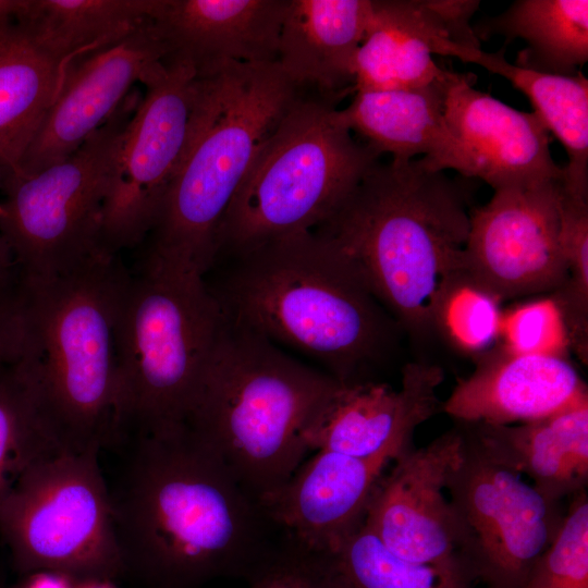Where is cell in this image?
Returning <instances> with one entry per match:
<instances>
[{"label":"cell","instance_id":"cell-1","mask_svg":"<svg viewBox=\"0 0 588 588\" xmlns=\"http://www.w3.org/2000/svg\"><path fill=\"white\" fill-rule=\"evenodd\" d=\"M115 444L127 446L107 483L125 576L146 588L247 580L278 550L257 499L185 424Z\"/></svg>","mask_w":588,"mask_h":588},{"label":"cell","instance_id":"cell-2","mask_svg":"<svg viewBox=\"0 0 588 588\" xmlns=\"http://www.w3.org/2000/svg\"><path fill=\"white\" fill-rule=\"evenodd\" d=\"M207 283L226 319L322 364L343 384L390 354L402 331L340 253L315 231L232 257ZM206 281V280H205Z\"/></svg>","mask_w":588,"mask_h":588},{"label":"cell","instance_id":"cell-3","mask_svg":"<svg viewBox=\"0 0 588 588\" xmlns=\"http://www.w3.org/2000/svg\"><path fill=\"white\" fill-rule=\"evenodd\" d=\"M127 274L118 256L102 254L58 277L19 280L21 364L54 452H101L114 439L115 327Z\"/></svg>","mask_w":588,"mask_h":588},{"label":"cell","instance_id":"cell-4","mask_svg":"<svg viewBox=\"0 0 588 588\" xmlns=\"http://www.w3.org/2000/svg\"><path fill=\"white\" fill-rule=\"evenodd\" d=\"M464 186L424 158L380 163L314 231L358 273L402 331L432 333L441 279L463 265L469 231Z\"/></svg>","mask_w":588,"mask_h":588},{"label":"cell","instance_id":"cell-5","mask_svg":"<svg viewBox=\"0 0 588 588\" xmlns=\"http://www.w3.org/2000/svg\"><path fill=\"white\" fill-rule=\"evenodd\" d=\"M340 384L226 319L185 425L258 501L305 461L306 431Z\"/></svg>","mask_w":588,"mask_h":588},{"label":"cell","instance_id":"cell-6","mask_svg":"<svg viewBox=\"0 0 588 588\" xmlns=\"http://www.w3.org/2000/svg\"><path fill=\"white\" fill-rule=\"evenodd\" d=\"M277 62L226 61L197 76L188 143L149 254L204 278L219 224L262 144L298 98Z\"/></svg>","mask_w":588,"mask_h":588},{"label":"cell","instance_id":"cell-7","mask_svg":"<svg viewBox=\"0 0 588 588\" xmlns=\"http://www.w3.org/2000/svg\"><path fill=\"white\" fill-rule=\"evenodd\" d=\"M225 323L204 277L148 253L128 271L115 327L113 441L185 424Z\"/></svg>","mask_w":588,"mask_h":588},{"label":"cell","instance_id":"cell-8","mask_svg":"<svg viewBox=\"0 0 588 588\" xmlns=\"http://www.w3.org/2000/svg\"><path fill=\"white\" fill-rule=\"evenodd\" d=\"M379 157L354 138L332 102L298 97L234 194L217 230L213 266L314 231L340 208Z\"/></svg>","mask_w":588,"mask_h":588},{"label":"cell","instance_id":"cell-9","mask_svg":"<svg viewBox=\"0 0 588 588\" xmlns=\"http://www.w3.org/2000/svg\"><path fill=\"white\" fill-rule=\"evenodd\" d=\"M99 460L97 450L52 452L19 471L0 506V537L20 574L124 575Z\"/></svg>","mask_w":588,"mask_h":588},{"label":"cell","instance_id":"cell-10","mask_svg":"<svg viewBox=\"0 0 588 588\" xmlns=\"http://www.w3.org/2000/svg\"><path fill=\"white\" fill-rule=\"evenodd\" d=\"M139 99L127 95L110 119L65 159L37 172L13 174L0 185V233L19 280L58 277L106 255L101 249L103 205L117 152Z\"/></svg>","mask_w":588,"mask_h":588},{"label":"cell","instance_id":"cell-11","mask_svg":"<svg viewBox=\"0 0 588 588\" xmlns=\"http://www.w3.org/2000/svg\"><path fill=\"white\" fill-rule=\"evenodd\" d=\"M457 424L464 443L445 489L460 559L473 581L485 588H526L562 523L560 502L494 460Z\"/></svg>","mask_w":588,"mask_h":588},{"label":"cell","instance_id":"cell-12","mask_svg":"<svg viewBox=\"0 0 588 588\" xmlns=\"http://www.w3.org/2000/svg\"><path fill=\"white\" fill-rule=\"evenodd\" d=\"M145 86L124 131L106 196L101 249L118 256L150 235L192 131L197 76L182 61H164Z\"/></svg>","mask_w":588,"mask_h":588},{"label":"cell","instance_id":"cell-13","mask_svg":"<svg viewBox=\"0 0 588 588\" xmlns=\"http://www.w3.org/2000/svg\"><path fill=\"white\" fill-rule=\"evenodd\" d=\"M562 181L501 187L470 210L461 268L501 302L565 285Z\"/></svg>","mask_w":588,"mask_h":588},{"label":"cell","instance_id":"cell-14","mask_svg":"<svg viewBox=\"0 0 588 588\" xmlns=\"http://www.w3.org/2000/svg\"><path fill=\"white\" fill-rule=\"evenodd\" d=\"M463 443L457 424L396 457L375 486L364 525L395 555L473 581L460 559L454 517L443 492Z\"/></svg>","mask_w":588,"mask_h":588},{"label":"cell","instance_id":"cell-15","mask_svg":"<svg viewBox=\"0 0 588 588\" xmlns=\"http://www.w3.org/2000/svg\"><path fill=\"white\" fill-rule=\"evenodd\" d=\"M167 52L151 20L124 38L70 62L17 171L27 174L77 150L115 112L131 87L166 68Z\"/></svg>","mask_w":588,"mask_h":588},{"label":"cell","instance_id":"cell-16","mask_svg":"<svg viewBox=\"0 0 588 588\" xmlns=\"http://www.w3.org/2000/svg\"><path fill=\"white\" fill-rule=\"evenodd\" d=\"M477 0H371L355 62L353 89L415 88L439 78L445 69L433 54L458 58L480 48L470 19Z\"/></svg>","mask_w":588,"mask_h":588},{"label":"cell","instance_id":"cell-17","mask_svg":"<svg viewBox=\"0 0 588 588\" xmlns=\"http://www.w3.org/2000/svg\"><path fill=\"white\" fill-rule=\"evenodd\" d=\"M443 380L440 366L411 362L402 369L399 390L370 380L341 383L306 431L308 451L395 460L413 448L416 428L441 408Z\"/></svg>","mask_w":588,"mask_h":588},{"label":"cell","instance_id":"cell-18","mask_svg":"<svg viewBox=\"0 0 588 588\" xmlns=\"http://www.w3.org/2000/svg\"><path fill=\"white\" fill-rule=\"evenodd\" d=\"M393 461L317 451L258 503L281 542L322 555L364 522L375 486Z\"/></svg>","mask_w":588,"mask_h":588},{"label":"cell","instance_id":"cell-19","mask_svg":"<svg viewBox=\"0 0 588 588\" xmlns=\"http://www.w3.org/2000/svg\"><path fill=\"white\" fill-rule=\"evenodd\" d=\"M475 81L473 73L451 71L444 101V120L464 152L468 179L482 180L493 191L563 179L538 115L476 89Z\"/></svg>","mask_w":588,"mask_h":588},{"label":"cell","instance_id":"cell-20","mask_svg":"<svg viewBox=\"0 0 588 588\" xmlns=\"http://www.w3.org/2000/svg\"><path fill=\"white\" fill-rule=\"evenodd\" d=\"M474 359V371L441 403L456 422H526L588 400L587 385L567 358L516 354L498 344Z\"/></svg>","mask_w":588,"mask_h":588},{"label":"cell","instance_id":"cell-21","mask_svg":"<svg viewBox=\"0 0 588 588\" xmlns=\"http://www.w3.org/2000/svg\"><path fill=\"white\" fill-rule=\"evenodd\" d=\"M287 0H157L151 23L164 61L189 64L196 76L220 63L277 62Z\"/></svg>","mask_w":588,"mask_h":588},{"label":"cell","instance_id":"cell-22","mask_svg":"<svg viewBox=\"0 0 588 588\" xmlns=\"http://www.w3.org/2000/svg\"><path fill=\"white\" fill-rule=\"evenodd\" d=\"M451 71L432 83L387 90H358L352 102L339 109L345 125L376 152L394 161L421 155L436 171H457L468 179L462 148L444 120V101Z\"/></svg>","mask_w":588,"mask_h":588},{"label":"cell","instance_id":"cell-23","mask_svg":"<svg viewBox=\"0 0 588 588\" xmlns=\"http://www.w3.org/2000/svg\"><path fill=\"white\" fill-rule=\"evenodd\" d=\"M371 0H287L277 63L298 88L330 95L354 86L355 62Z\"/></svg>","mask_w":588,"mask_h":588},{"label":"cell","instance_id":"cell-24","mask_svg":"<svg viewBox=\"0 0 588 588\" xmlns=\"http://www.w3.org/2000/svg\"><path fill=\"white\" fill-rule=\"evenodd\" d=\"M463 425L494 460L528 476L546 498L561 502L586 489L588 400L531 421Z\"/></svg>","mask_w":588,"mask_h":588},{"label":"cell","instance_id":"cell-25","mask_svg":"<svg viewBox=\"0 0 588 588\" xmlns=\"http://www.w3.org/2000/svg\"><path fill=\"white\" fill-rule=\"evenodd\" d=\"M68 64L16 22L0 42V185L17 171L57 97Z\"/></svg>","mask_w":588,"mask_h":588},{"label":"cell","instance_id":"cell-26","mask_svg":"<svg viewBox=\"0 0 588 588\" xmlns=\"http://www.w3.org/2000/svg\"><path fill=\"white\" fill-rule=\"evenodd\" d=\"M505 48L467 51L462 61L501 75L524 93L534 112L563 145L568 162L562 185L566 193L588 197V81L580 73L548 74L522 68L505 59Z\"/></svg>","mask_w":588,"mask_h":588},{"label":"cell","instance_id":"cell-27","mask_svg":"<svg viewBox=\"0 0 588 588\" xmlns=\"http://www.w3.org/2000/svg\"><path fill=\"white\" fill-rule=\"evenodd\" d=\"M157 0H22L16 23L45 50L70 63L149 22Z\"/></svg>","mask_w":588,"mask_h":588},{"label":"cell","instance_id":"cell-28","mask_svg":"<svg viewBox=\"0 0 588 588\" xmlns=\"http://www.w3.org/2000/svg\"><path fill=\"white\" fill-rule=\"evenodd\" d=\"M473 29L479 40L524 39L514 64L534 71L573 75L588 60L587 0H518Z\"/></svg>","mask_w":588,"mask_h":588},{"label":"cell","instance_id":"cell-29","mask_svg":"<svg viewBox=\"0 0 588 588\" xmlns=\"http://www.w3.org/2000/svg\"><path fill=\"white\" fill-rule=\"evenodd\" d=\"M317 559L334 588H475L470 579L388 550L364 525Z\"/></svg>","mask_w":588,"mask_h":588},{"label":"cell","instance_id":"cell-30","mask_svg":"<svg viewBox=\"0 0 588 588\" xmlns=\"http://www.w3.org/2000/svg\"><path fill=\"white\" fill-rule=\"evenodd\" d=\"M501 301L462 268L445 274L430 307L432 332L453 348L474 355L489 351L499 340Z\"/></svg>","mask_w":588,"mask_h":588},{"label":"cell","instance_id":"cell-31","mask_svg":"<svg viewBox=\"0 0 588 588\" xmlns=\"http://www.w3.org/2000/svg\"><path fill=\"white\" fill-rule=\"evenodd\" d=\"M48 451L21 358L0 364V506L19 471Z\"/></svg>","mask_w":588,"mask_h":588},{"label":"cell","instance_id":"cell-32","mask_svg":"<svg viewBox=\"0 0 588 588\" xmlns=\"http://www.w3.org/2000/svg\"><path fill=\"white\" fill-rule=\"evenodd\" d=\"M526 588H588V494L572 495L553 540L537 560Z\"/></svg>","mask_w":588,"mask_h":588},{"label":"cell","instance_id":"cell-33","mask_svg":"<svg viewBox=\"0 0 588 588\" xmlns=\"http://www.w3.org/2000/svg\"><path fill=\"white\" fill-rule=\"evenodd\" d=\"M499 344L516 354L566 358L571 350L564 314L551 295L502 311Z\"/></svg>","mask_w":588,"mask_h":588},{"label":"cell","instance_id":"cell-34","mask_svg":"<svg viewBox=\"0 0 588 588\" xmlns=\"http://www.w3.org/2000/svg\"><path fill=\"white\" fill-rule=\"evenodd\" d=\"M247 581L248 588H334L316 558L281 541Z\"/></svg>","mask_w":588,"mask_h":588},{"label":"cell","instance_id":"cell-35","mask_svg":"<svg viewBox=\"0 0 588 588\" xmlns=\"http://www.w3.org/2000/svg\"><path fill=\"white\" fill-rule=\"evenodd\" d=\"M16 289L0 294V364L19 360L25 351L26 326Z\"/></svg>","mask_w":588,"mask_h":588},{"label":"cell","instance_id":"cell-36","mask_svg":"<svg viewBox=\"0 0 588 588\" xmlns=\"http://www.w3.org/2000/svg\"><path fill=\"white\" fill-rule=\"evenodd\" d=\"M24 580L15 588H76L78 579L56 572L24 574Z\"/></svg>","mask_w":588,"mask_h":588},{"label":"cell","instance_id":"cell-37","mask_svg":"<svg viewBox=\"0 0 588 588\" xmlns=\"http://www.w3.org/2000/svg\"><path fill=\"white\" fill-rule=\"evenodd\" d=\"M17 284L19 275L11 250L0 233V294L15 291Z\"/></svg>","mask_w":588,"mask_h":588},{"label":"cell","instance_id":"cell-38","mask_svg":"<svg viewBox=\"0 0 588 588\" xmlns=\"http://www.w3.org/2000/svg\"><path fill=\"white\" fill-rule=\"evenodd\" d=\"M22 0H0V42L15 25Z\"/></svg>","mask_w":588,"mask_h":588},{"label":"cell","instance_id":"cell-39","mask_svg":"<svg viewBox=\"0 0 588 588\" xmlns=\"http://www.w3.org/2000/svg\"><path fill=\"white\" fill-rule=\"evenodd\" d=\"M76 588H117L112 579L77 580Z\"/></svg>","mask_w":588,"mask_h":588}]
</instances>
